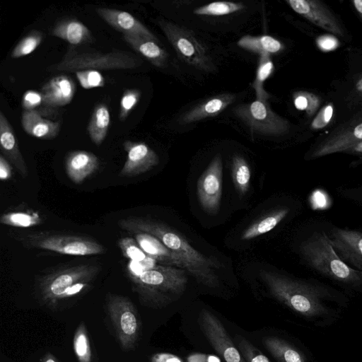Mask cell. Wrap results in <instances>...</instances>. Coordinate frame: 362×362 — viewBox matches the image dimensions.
<instances>
[{
  "instance_id": "obj_1",
  "label": "cell",
  "mask_w": 362,
  "mask_h": 362,
  "mask_svg": "<svg viewBox=\"0 0 362 362\" xmlns=\"http://www.w3.org/2000/svg\"><path fill=\"white\" fill-rule=\"evenodd\" d=\"M119 227L124 230L150 234L175 253L182 262L186 270L199 283L216 288L219 279L216 270L220 264L214 258L205 256L192 247L185 238L158 221L142 216H129L118 221Z\"/></svg>"
},
{
  "instance_id": "obj_2",
  "label": "cell",
  "mask_w": 362,
  "mask_h": 362,
  "mask_svg": "<svg viewBox=\"0 0 362 362\" xmlns=\"http://www.w3.org/2000/svg\"><path fill=\"white\" fill-rule=\"evenodd\" d=\"M259 276L272 295L293 310L308 317L327 312L323 300L331 292L323 284L264 269L259 271Z\"/></svg>"
},
{
  "instance_id": "obj_3",
  "label": "cell",
  "mask_w": 362,
  "mask_h": 362,
  "mask_svg": "<svg viewBox=\"0 0 362 362\" xmlns=\"http://www.w3.org/2000/svg\"><path fill=\"white\" fill-rule=\"evenodd\" d=\"M100 267L96 264L66 265L40 276L36 288L40 301L50 309L60 303L84 294L96 279Z\"/></svg>"
},
{
  "instance_id": "obj_4",
  "label": "cell",
  "mask_w": 362,
  "mask_h": 362,
  "mask_svg": "<svg viewBox=\"0 0 362 362\" xmlns=\"http://www.w3.org/2000/svg\"><path fill=\"white\" fill-rule=\"evenodd\" d=\"M186 272L175 267L156 264L140 275L129 277L140 303L160 309L177 301L184 294L187 284Z\"/></svg>"
},
{
  "instance_id": "obj_5",
  "label": "cell",
  "mask_w": 362,
  "mask_h": 362,
  "mask_svg": "<svg viewBox=\"0 0 362 362\" xmlns=\"http://www.w3.org/2000/svg\"><path fill=\"white\" fill-rule=\"evenodd\" d=\"M299 252L309 267L320 275L349 287L362 288V272L340 258L325 231H314L301 242Z\"/></svg>"
},
{
  "instance_id": "obj_6",
  "label": "cell",
  "mask_w": 362,
  "mask_h": 362,
  "mask_svg": "<svg viewBox=\"0 0 362 362\" xmlns=\"http://www.w3.org/2000/svg\"><path fill=\"white\" fill-rule=\"evenodd\" d=\"M16 239L24 247L64 255L87 256L103 254L105 247L95 239L78 234L55 231L17 233Z\"/></svg>"
},
{
  "instance_id": "obj_7",
  "label": "cell",
  "mask_w": 362,
  "mask_h": 362,
  "mask_svg": "<svg viewBox=\"0 0 362 362\" xmlns=\"http://www.w3.org/2000/svg\"><path fill=\"white\" fill-rule=\"evenodd\" d=\"M142 60L134 54L122 50L107 53L78 51L71 49L58 63L48 68L51 71L76 72L86 69H132L139 66Z\"/></svg>"
},
{
  "instance_id": "obj_8",
  "label": "cell",
  "mask_w": 362,
  "mask_h": 362,
  "mask_svg": "<svg viewBox=\"0 0 362 362\" xmlns=\"http://www.w3.org/2000/svg\"><path fill=\"white\" fill-rule=\"evenodd\" d=\"M106 308L118 342L124 351L133 350L141 332V321L132 301L127 297L108 293Z\"/></svg>"
},
{
  "instance_id": "obj_9",
  "label": "cell",
  "mask_w": 362,
  "mask_h": 362,
  "mask_svg": "<svg viewBox=\"0 0 362 362\" xmlns=\"http://www.w3.org/2000/svg\"><path fill=\"white\" fill-rule=\"evenodd\" d=\"M158 23L182 61L205 72L216 71L206 48L190 30L168 21L160 20Z\"/></svg>"
},
{
  "instance_id": "obj_10",
  "label": "cell",
  "mask_w": 362,
  "mask_h": 362,
  "mask_svg": "<svg viewBox=\"0 0 362 362\" xmlns=\"http://www.w3.org/2000/svg\"><path fill=\"white\" fill-rule=\"evenodd\" d=\"M235 114L252 132L264 135H281L290 128L289 122L270 108L267 100L256 99L247 104L238 105Z\"/></svg>"
},
{
  "instance_id": "obj_11",
  "label": "cell",
  "mask_w": 362,
  "mask_h": 362,
  "mask_svg": "<svg viewBox=\"0 0 362 362\" xmlns=\"http://www.w3.org/2000/svg\"><path fill=\"white\" fill-rule=\"evenodd\" d=\"M198 323L204 335L226 362H246L220 320L213 313L202 309L199 313Z\"/></svg>"
},
{
  "instance_id": "obj_12",
  "label": "cell",
  "mask_w": 362,
  "mask_h": 362,
  "mask_svg": "<svg viewBox=\"0 0 362 362\" xmlns=\"http://www.w3.org/2000/svg\"><path fill=\"white\" fill-rule=\"evenodd\" d=\"M222 189L223 162L218 153L213 158L197 180V197L206 213L214 215L218 212Z\"/></svg>"
},
{
  "instance_id": "obj_13",
  "label": "cell",
  "mask_w": 362,
  "mask_h": 362,
  "mask_svg": "<svg viewBox=\"0 0 362 362\" xmlns=\"http://www.w3.org/2000/svg\"><path fill=\"white\" fill-rule=\"evenodd\" d=\"M326 233L340 258L352 268L362 272V232L334 226Z\"/></svg>"
},
{
  "instance_id": "obj_14",
  "label": "cell",
  "mask_w": 362,
  "mask_h": 362,
  "mask_svg": "<svg viewBox=\"0 0 362 362\" xmlns=\"http://www.w3.org/2000/svg\"><path fill=\"white\" fill-rule=\"evenodd\" d=\"M286 3L298 14L315 25L340 37L344 30L328 7L318 0H287Z\"/></svg>"
},
{
  "instance_id": "obj_15",
  "label": "cell",
  "mask_w": 362,
  "mask_h": 362,
  "mask_svg": "<svg viewBox=\"0 0 362 362\" xmlns=\"http://www.w3.org/2000/svg\"><path fill=\"white\" fill-rule=\"evenodd\" d=\"M123 147L127 156L119 172L120 177L139 175L150 170L159 163L157 153L144 142L125 141Z\"/></svg>"
},
{
  "instance_id": "obj_16",
  "label": "cell",
  "mask_w": 362,
  "mask_h": 362,
  "mask_svg": "<svg viewBox=\"0 0 362 362\" xmlns=\"http://www.w3.org/2000/svg\"><path fill=\"white\" fill-rule=\"evenodd\" d=\"M96 13L108 25L123 35H137L159 42L156 36L147 27L127 11L99 7L96 8Z\"/></svg>"
},
{
  "instance_id": "obj_17",
  "label": "cell",
  "mask_w": 362,
  "mask_h": 362,
  "mask_svg": "<svg viewBox=\"0 0 362 362\" xmlns=\"http://www.w3.org/2000/svg\"><path fill=\"white\" fill-rule=\"evenodd\" d=\"M362 142V122L346 129L320 144L312 151L310 158L315 159L339 152L352 151Z\"/></svg>"
},
{
  "instance_id": "obj_18",
  "label": "cell",
  "mask_w": 362,
  "mask_h": 362,
  "mask_svg": "<svg viewBox=\"0 0 362 362\" xmlns=\"http://www.w3.org/2000/svg\"><path fill=\"white\" fill-rule=\"evenodd\" d=\"M76 84L73 79L65 74L52 78L41 88L43 104L50 107L68 105L74 97Z\"/></svg>"
},
{
  "instance_id": "obj_19",
  "label": "cell",
  "mask_w": 362,
  "mask_h": 362,
  "mask_svg": "<svg viewBox=\"0 0 362 362\" xmlns=\"http://www.w3.org/2000/svg\"><path fill=\"white\" fill-rule=\"evenodd\" d=\"M0 148L1 154L25 178L28 175L27 165L19 149L14 131L7 118L0 112Z\"/></svg>"
},
{
  "instance_id": "obj_20",
  "label": "cell",
  "mask_w": 362,
  "mask_h": 362,
  "mask_svg": "<svg viewBox=\"0 0 362 362\" xmlns=\"http://www.w3.org/2000/svg\"><path fill=\"white\" fill-rule=\"evenodd\" d=\"M99 166L98 157L86 151L70 152L65 160L67 176L75 184L79 185L94 173Z\"/></svg>"
},
{
  "instance_id": "obj_21",
  "label": "cell",
  "mask_w": 362,
  "mask_h": 362,
  "mask_svg": "<svg viewBox=\"0 0 362 362\" xmlns=\"http://www.w3.org/2000/svg\"><path fill=\"white\" fill-rule=\"evenodd\" d=\"M236 96L231 93H223L213 96L199 103L180 119L183 124H191L203 119L219 115L234 103Z\"/></svg>"
},
{
  "instance_id": "obj_22",
  "label": "cell",
  "mask_w": 362,
  "mask_h": 362,
  "mask_svg": "<svg viewBox=\"0 0 362 362\" xmlns=\"http://www.w3.org/2000/svg\"><path fill=\"white\" fill-rule=\"evenodd\" d=\"M134 236L141 249L157 263L185 269L180 257L156 237L145 233H136Z\"/></svg>"
},
{
  "instance_id": "obj_23",
  "label": "cell",
  "mask_w": 362,
  "mask_h": 362,
  "mask_svg": "<svg viewBox=\"0 0 362 362\" xmlns=\"http://www.w3.org/2000/svg\"><path fill=\"white\" fill-rule=\"evenodd\" d=\"M21 124L28 134L41 139L55 138L60 129L59 122L43 118L36 110H23Z\"/></svg>"
},
{
  "instance_id": "obj_24",
  "label": "cell",
  "mask_w": 362,
  "mask_h": 362,
  "mask_svg": "<svg viewBox=\"0 0 362 362\" xmlns=\"http://www.w3.org/2000/svg\"><path fill=\"white\" fill-rule=\"evenodd\" d=\"M51 35L76 46L91 42L93 40L88 27L74 18H66L57 22Z\"/></svg>"
},
{
  "instance_id": "obj_25",
  "label": "cell",
  "mask_w": 362,
  "mask_h": 362,
  "mask_svg": "<svg viewBox=\"0 0 362 362\" xmlns=\"http://www.w3.org/2000/svg\"><path fill=\"white\" fill-rule=\"evenodd\" d=\"M122 37L132 49L154 66L162 67L166 63L168 54L157 42L137 35L125 34Z\"/></svg>"
},
{
  "instance_id": "obj_26",
  "label": "cell",
  "mask_w": 362,
  "mask_h": 362,
  "mask_svg": "<svg viewBox=\"0 0 362 362\" xmlns=\"http://www.w3.org/2000/svg\"><path fill=\"white\" fill-rule=\"evenodd\" d=\"M238 46L245 50L261 55H271L284 49V45L277 39L267 35L243 36L237 42Z\"/></svg>"
},
{
  "instance_id": "obj_27",
  "label": "cell",
  "mask_w": 362,
  "mask_h": 362,
  "mask_svg": "<svg viewBox=\"0 0 362 362\" xmlns=\"http://www.w3.org/2000/svg\"><path fill=\"white\" fill-rule=\"evenodd\" d=\"M289 213L288 208L275 209L250 225L242 233L241 239L248 240L274 229Z\"/></svg>"
},
{
  "instance_id": "obj_28",
  "label": "cell",
  "mask_w": 362,
  "mask_h": 362,
  "mask_svg": "<svg viewBox=\"0 0 362 362\" xmlns=\"http://www.w3.org/2000/svg\"><path fill=\"white\" fill-rule=\"evenodd\" d=\"M110 122V115L107 106L104 103L98 104L87 127L89 136L95 145H100L105 139Z\"/></svg>"
},
{
  "instance_id": "obj_29",
  "label": "cell",
  "mask_w": 362,
  "mask_h": 362,
  "mask_svg": "<svg viewBox=\"0 0 362 362\" xmlns=\"http://www.w3.org/2000/svg\"><path fill=\"white\" fill-rule=\"evenodd\" d=\"M263 343L278 362H305L303 356L282 339L268 337L263 339Z\"/></svg>"
},
{
  "instance_id": "obj_30",
  "label": "cell",
  "mask_w": 362,
  "mask_h": 362,
  "mask_svg": "<svg viewBox=\"0 0 362 362\" xmlns=\"http://www.w3.org/2000/svg\"><path fill=\"white\" fill-rule=\"evenodd\" d=\"M231 175L238 193L241 195L246 194L250 185L251 170L247 160L241 155L235 154L233 156Z\"/></svg>"
},
{
  "instance_id": "obj_31",
  "label": "cell",
  "mask_w": 362,
  "mask_h": 362,
  "mask_svg": "<svg viewBox=\"0 0 362 362\" xmlns=\"http://www.w3.org/2000/svg\"><path fill=\"white\" fill-rule=\"evenodd\" d=\"M274 70V65L270 55L259 56L255 78L252 84V87L255 90L257 100H267L269 99V95L264 90L263 84L272 74Z\"/></svg>"
},
{
  "instance_id": "obj_32",
  "label": "cell",
  "mask_w": 362,
  "mask_h": 362,
  "mask_svg": "<svg viewBox=\"0 0 362 362\" xmlns=\"http://www.w3.org/2000/svg\"><path fill=\"white\" fill-rule=\"evenodd\" d=\"M1 223L16 228H30L42 223V218L36 212L10 211L0 217Z\"/></svg>"
},
{
  "instance_id": "obj_33",
  "label": "cell",
  "mask_w": 362,
  "mask_h": 362,
  "mask_svg": "<svg viewBox=\"0 0 362 362\" xmlns=\"http://www.w3.org/2000/svg\"><path fill=\"white\" fill-rule=\"evenodd\" d=\"M73 347L78 362H92L93 354L86 326L81 322L77 327L73 340Z\"/></svg>"
},
{
  "instance_id": "obj_34",
  "label": "cell",
  "mask_w": 362,
  "mask_h": 362,
  "mask_svg": "<svg viewBox=\"0 0 362 362\" xmlns=\"http://www.w3.org/2000/svg\"><path fill=\"white\" fill-rule=\"evenodd\" d=\"M242 3L233 1H215L195 8L193 13L198 16H220L231 14L243 10Z\"/></svg>"
},
{
  "instance_id": "obj_35",
  "label": "cell",
  "mask_w": 362,
  "mask_h": 362,
  "mask_svg": "<svg viewBox=\"0 0 362 362\" xmlns=\"http://www.w3.org/2000/svg\"><path fill=\"white\" fill-rule=\"evenodd\" d=\"M44 38L43 33L37 30H33L24 36L13 49L11 57L20 58L34 52L41 44Z\"/></svg>"
},
{
  "instance_id": "obj_36",
  "label": "cell",
  "mask_w": 362,
  "mask_h": 362,
  "mask_svg": "<svg viewBox=\"0 0 362 362\" xmlns=\"http://www.w3.org/2000/svg\"><path fill=\"white\" fill-rule=\"evenodd\" d=\"M293 101L297 110L305 111L308 116H313L320 105L318 96L304 90L293 93Z\"/></svg>"
},
{
  "instance_id": "obj_37",
  "label": "cell",
  "mask_w": 362,
  "mask_h": 362,
  "mask_svg": "<svg viewBox=\"0 0 362 362\" xmlns=\"http://www.w3.org/2000/svg\"><path fill=\"white\" fill-rule=\"evenodd\" d=\"M118 245L123 256L133 261H142L148 257V255L141 249L136 240L124 237L118 241Z\"/></svg>"
},
{
  "instance_id": "obj_38",
  "label": "cell",
  "mask_w": 362,
  "mask_h": 362,
  "mask_svg": "<svg viewBox=\"0 0 362 362\" xmlns=\"http://www.w3.org/2000/svg\"><path fill=\"white\" fill-rule=\"evenodd\" d=\"M237 347L246 362H271L253 344L242 336L236 337Z\"/></svg>"
},
{
  "instance_id": "obj_39",
  "label": "cell",
  "mask_w": 362,
  "mask_h": 362,
  "mask_svg": "<svg viewBox=\"0 0 362 362\" xmlns=\"http://www.w3.org/2000/svg\"><path fill=\"white\" fill-rule=\"evenodd\" d=\"M141 92L139 89H127L122 94L120 100L119 119L124 121L132 110L139 103Z\"/></svg>"
},
{
  "instance_id": "obj_40",
  "label": "cell",
  "mask_w": 362,
  "mask_h": 362,
  "mask_svg": "<svg viewBox=\"0 0 362 362\" xmlns=\"http://www.w3.org/2000/svg\"><path fill=\"white\" fill-rule=\"evenodd\" d=\"M81 87L86 89L103 87L105 79L98 70L86 69L75 72Z\"/></svg>"
},
{
  "instance_id": "obj_41",
  "label": "cell",
  "mask_w": 362,
  "mask_h": 362,
  "mask_svg": "<svg viewBox=\"0 0 362 362\" xmlns=\"http://www.w3.org/2000/svg\"><path fill=\"white\" fill-rule=\"evenodd\" d=\"M334 114V107L332 103L325 105L317 112L311 122L310 127L313 130H320L325 127L331 121Z\"/></svg>"
},
{
  "instance_id": "obj_42",
  "label": "cell",
  "mask_w": 362,
  "mask_h": 362,
  "mask_svg": "<svg viewBox=\"0 0 362 362\" xmlns=\"http://www.w3.org/2000/svg\"><path fill=\"white\" fill-rule=\"evenodd\" d=\"M156 263L157 262L150 257L139 262L130 260L127 265L128 275L129 276L140 275L143 272L154 267Z\"/></svg>"
},
{
  "instance_id": "obj_43",
  "label": "cell",
  "mask_w": 362,
  "mask_h": 362,
  "mask_svg": "<svg viewBox=\"0 0 362 362\" xmlns=\"http://www.w3.org/2000/svg\"><path fill=\"white\" fill-rule=\"evenodd\" d=\"M22 107L24 110H35L36 107L43 104V97L41 92L28 90L22 98Z\"/></svg>"
},
{
  "instance_id": "obj_44",
  "label": "cell",
  "mask_w": 362,
  "mask_h": 362,
  "mask_svg": "<svg viewBox=\"0 0 362 362\" xmlns=\"http://www.w3.org/2000/svg\"><path fill=\"white\" fill-rule=\"evenodd\" d=\"M317 46L322 52H330L339 46V41L332 35H323L316 39Z\"/></svg>"
},
{
  "instance_id": "obj_45",
  "label": "cell",
  "mask_w": 362,
  "mask_h": 362,
  "mask_svg": "<svg viewBox=\"0 0 362 362\" xmlns=\"http://www.w3.org/2000/svg\"><path fill=\"white\" fill-rule=\"evenodd\" d=\"M341 194L345 198L362 204V185L340 189Z\"/></svg>"
},
{
  "instance_id": "obj_46",
  "label": "cell",
  "mask_w": 362,
  "mask_h": 362,
  "mask_svg": "<svg viewBox=\"0 0 362 362\" xmlns=\"http://www.w3.org/2000/svg\"><path fill=\"white\" fill-rule=\"evenodd\" d=\"M151 362H184L183 360L173 354L156 353L151 356Z\"/></svg>"
},
{
  "instance_id": "obj_47",
  "label": "cell",
  "mask_w": 362,
  "mask_h": 362,
  "mask_svg": "<svg viewBox=\"0 0 362 362\" xmlns=\"http://www.w3.org/2000/svg\"><path fill=\"white\" fill-rule=\"evenodd\" d=\"M12 177V168L7 159L2 155H0V179L6 181Z\"/></svg>"
},
{
  "instance_id": "obj_48",
  "label": "cell",
  "mask_w": 362,
  "mask_h": 362,
  "mask_svg": "<svg viewBox=\"0 0 362 362\" xmlns=\"http://www.w3.org/2000/svg\"><path fill=\"white\" fill-rule=\"evenodd\" d=\"M353 4L362 19V0H354L353 1Z\"/></svg>"
},
{
  "instance_id": "obj_49",
  "label": "cell",
  "mask_w": 362,
  "mask_h": 362,
  "mask_svg": "<svg viewBox=\"0 0 362 362\" xmlns=\"http://www.w3.org/2000/svg\"><path fill=\"white\" fill-rule=\"evenodd\" d=\"M41 362H57V361L52 354L48 353L42 357Z\"/></svg>"
},
{
  "instance_id": "obj_50",
  "label": "cell",
  "mask_w": 362,
  "mask_h": 362,
  "mask_svg": "<svg viewBox=\"0 0 362 362\" xmlns=\"http://www.w3.org/2000/svg\"><path fill=\"white\" fill-rule=\"evenodd\" d=\"M356 88L358 92L362 93V78H361L356 83Z\"/></svg>"
}]
</instances>
